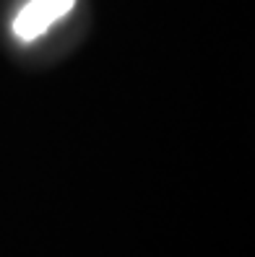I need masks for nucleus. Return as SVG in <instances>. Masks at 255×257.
<instances>
[{"instance_id": "f257e3e1", "label": "nucleus", "mask_w": 255, "mask_h": 257, "mask_svg": "<svg viewBox=\"0 0 255 257\" xmlns=\"http://www.w3.org/2000/svg\"><path fill=\"white\" fill-rule=\"evenodd\" d=\"M76 0H29L13 19V34L21 42H34L47 29L73 11Z\"/></svg>"}]
</instances>
